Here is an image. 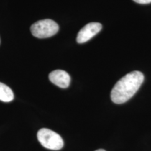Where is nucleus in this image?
I'll return each instance as SVG.
<instances>
[{
	"label": "nucleus",
	"mask_w": 151,
	"mask_h": 151,
	"mask_svg": "<svg viewBox=\"0 0 151 151\" xmlns=\"http://www.w3.org/2000/svg\"><path fill=\"white\" fill-rule=\"evenodd\" d=\"M144 80V76L139 71H133L119 80L111 90V98L115 104H123L134 95Z\"/></svg>",
	"instance_id": "f257e3e1"
},
{
	"label": "nucleus",
	"mask_w": 151,
	"mask_h": 151,
	"mask_svg": "<svg viewBox=\"0 0 151 151\" xmlns=\"http://www.w3.org/2000/svg\"><path fill=\"white\" fill-rule=\"evenodd\" d=\"M37 139L39 143L47 149L58 150L63 148L64 141L58 133L51 129L42 128L37 132Z\"/></svg>",
	"instance_id": "f03ea898"
},
{
	"label": "nucleus",
	"mask_w": 151,
	"mask_h": 151,
	"mask_svg": "<svg viewBox=\"0 0 151 151\" xmlns=\"http://www.w3.org/2000/svg\"><path fill=\"white\" fill-rule=\"evenodd\" d=\"M33 36L39 39L51 37L58 33L59 30L58 24L50 19L39 20L30 27Z\"/></svg>",
	"instance_id": "7ed1b4c3"
},
{
	"label": "nucleus",
	"mask_w": 151,
	"mask_h": 151,
	"mask_svg": "<svg viewBox=\"0 0 151 151\" xmlns=\"http://www.w3.org/2000/svg\"><path fill=\"white\" fill-rule=\"evenodd\" d=\"M102 29V25L99 22H90L81 29L77 35L76 41L78 43H83L91 39Z\"/></svg>",
	"instance_id": "20e7f679"
},
{
	"label": "nucleus",
	"mask_w": 151,
	"mask_h": 151,
	"mask_svg": "<svg viewBox=\"0 0 151 151\" xmlns=\"http://www.w3.org/2000/svg\"><path fill=\"white\" fill-rule=\"evenodd\" d=\"M49 79L52 83L61 88H67L71 82V78L69 73L64 70L52 71L49 74Z\"/></svg>",
	"instance_id": "39448f33"
},
{
	"label": "nucleus",
	"mask_w": 151,
	"mask_h": 151,
	"mask_svg": "<svg viewBox=\"0 0 151 151\" xmlns=\"http://www.w3.org/2000/svg\"><path fill=\"white\" fill-rule=\"evenodd\" d=\"M14 94L12 90L6 85L0 82V101L4 102H10L13 101Z\"/></svg>",
	"instance_id": "423d86ee"
},
{
	"label": "nucleus",
	"mask_w": 151,
	"mask_h": 151,
	"mask_svg": "<svg viewBox=\"0 0 151 151\" xmlns=\"http://www.w3.org/2000/svg\"><path fill=\"white\" fill-rule=\"evenodd\" d=\"M135 2L141 4H146L151 3V0H133Z\"/></svg>",
	"instance_id": "0eeeda50"
},
{
	"label": "nucleus",
	"mask_w": 151,
	"mask_h": 151,
	"mask_svg": "<svg viewBox=\"0 0 151 151\" xmlns=\"http://www.w3.org/2000/svg\"><path fill=\"white\" fill-rule=\"evenodd\" d=\"M95 151H106L105 150H104V149H99V150H97Z\"/></svg>",
	"instance_id": "6e6552de"
}]
</instances>
